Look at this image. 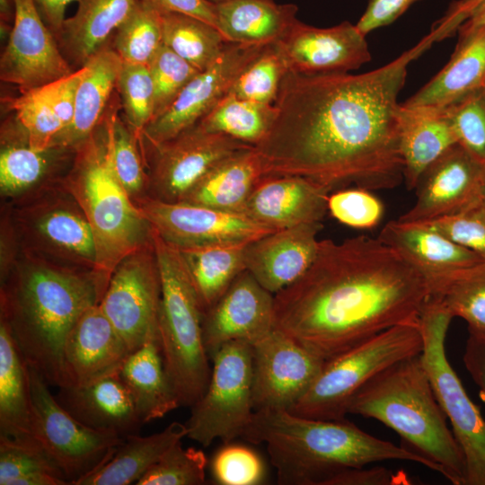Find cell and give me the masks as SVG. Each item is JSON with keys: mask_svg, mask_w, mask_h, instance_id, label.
Returning <instances> with one entry per match:
<instances>
[{"mask_svg": "<svg viewBox=\"0 0 485 485\" xmlns=\"http://www.w3.org/2000/svg\"><path fill=\"white\" fill-rule=\"evenodd\" d=\"M436 41L429 32L392 62L364 74L288 71L273 123L255 146L264 176L302 177L330 193L399 185L404 167L398 95L410 62Z\"/></svg>", "mask_w": 485, "mask_h": 485, "instance_id": "obj_1", "label": "cell"}, {"mask_svg": "<svg viewBox=\"0 0 485 485\" xmlns=\"http://www.w3.org/2000/svg\"><path fill=\"white\" fill-rule=\"evenodd\" d=\"M425 276L400 252L365 235L321 240L314 260L274 296V328L328 361L400 324H419Z\"/></svg>", "mask_w": 485, "mask_h": 485, "instance_id": "obj_2", "label": "cell"}, {"mask_svg": "<svg viewBox=\"0 0 485 485\" xmlns=\"http://www.w3.org/2000/svg\"><path fill=\"white\" fill-rule=\"evenodd\" d=\"M242 438L266 445L283 485H328L344 470L390 460L413 462L436 472L405 446L373 436L346 419L325 420L286 410H260L254 412Z\"/></svg>", "mask_w": 485, "mask_h": 485, "instance_id": "obj_3", "label": "cell"}, {"mask_svg": "<svg viewBox=\"0 0 485 485\" xmlns=\"http://www.w3.org/2000/svg\"><path fill=\"white\" fill-rule=\"evenodd\" d=\"M104 289L93 272L64 266H31L1 292V321L27 364L58 387L61 356L71 329Z\"/></svg>", "mask_w": 485, "mask_h": 485, "instance_id": "obj_4", "label": "cell"}, {"mask_svg": "<svg viewBox=\"0 0 485 485\" xmlns=\"http://www.w3.org/2000/svg\"><path fill=\"white\" fill-rule=\"evenodd\" d=\"M112 98L95 130L75 149L63 187L75 199L93 231L96 247L94 276L104 290L117 266L153 242L152 227L119 181L112 163Z\"/></svg>", "mask_w": 485, "mask_h": 485, "instance_id": "obj_5", "label": "cell"}, {"mask_svg": "<svg viewBox=\"0 0 485 485\" xmlns=\"http://www.w3.org/2000/svg\"><path fill=\"white\" fill-rule=\"evenodd\" d=\"M348 414L375 419L430 462L454 485H465V463L432 389L420 354L368 381L350 400Z\"/></svg>", "mask_w": 485, "mask_h": 485, "instance_id": "obj_6", "label": "cell"}, {"mask_svg": "<svg viewBox=\"0 0 485 485\" xmlns=\"http://www.w3.org/2000/svg\"><path fill=\"white\" fill-rule=\"evenodd\" d=\"M152 232L161 278V352L181 406L191 407L204 393L211 375L203 338V311L179 249Z\"/></svg>", "mask_w": 485, "mask_h": 485, "instance_id": "obj_7", "label": "cell"}, {"mask_svg": "<svg viewBox=\"0 0 485 485\" xmlns=\"http://www.w3.org/2000/svg\"><path fill=\"white\" fill-rule=\"evenodd\" d=\"M419 324L387 329L349 350L325 361L291 413L311 419L342 420L353 396L374 376L392 365L422 352Z\"/></svg>", "mask_w": 485, "mask_h": 485, "instance_id": "obj_8", "label": "cell"}, {"mask_svg": "<svg viewBox=\"0 0 485 485\" xmlns=\"http://www.w3.org/2000/svg\"><path fill=\"white\" fill-rule=\"evenodd\" d=\"M453 318L438 300L428 298L419 316L423 339L420 357L463 453L465 485H485V419L464 390L445 353L446 333Z\"/></svg>", "mask_w": 485, "mask_h": 485, "instance_id": "obj_9", "label": "cell"}, {"mask_svg": "<svg viewBox=\"0 0 485 485\" xmlns=\"http://www.w3.org/2000/svg\"><path fill=\"white\" fill-rule=\"evenodd\" d=\"M210 358L208 384L186 422L187 437L205 447L216 439L226 444L242 437L255 412L251 345L228 342Z\"/></svg>", "mask_w": 485, "mask_h": 485, "instance_id": "obj_10", "label": "cell"}, {"mask_svg": "<svg viewBox=\"0 0 485 485\" xmlns=\"http://www.w3.org/2000/svg\"><path fill=\"white\" fill-rule=\"evenodd\" d=\"M31 432L62 472L69 485L103 464L123 438L92 429L72 416L56 399L45 378L29 366Z\"/></svg>", "mask_w": 485, "mask_h": 485, "instance_id": "obj_11", "label": "cell"}, {"mask_svg": "<svg viewBox=\"0 0 485 485\" xmlns=\"http://www.w3.org/2000/svg\"><path fill=\"white\" fill-rule=\"evenodd\" d=\"M160 303L161 278L152 242L117 266L99 304L132 353L159 339Z\"/></svg>", "mask_w": 485, "mask_h": 485, "instance_id": "obj_12", "label": "cell"}, {"mask_svg": "<svg viewBox=\"0 0 485 485\" xmlns=\"http://www.w3.org/2000/svg\"><path fill=\"white\" fill-rule=\"evenodd\" d=\"M253 146L198 123L173 138L148 147L147 194L153 198L182 201L193 186L217 163L243 148Z\"/></svg>", "mask_w": 485, "mask_h": 485, "instance_id": "obj_13", "label": "cell"}, {"mask_svg": "<svg viewBox=\"0 0 485 485\" xmlns=\"http://www.w3.org/2000/svg\"><path fill=\"white\" fill-rule=\"evenodd\" d=\"M134 202L152 229L177 248L249 242L277 231L242 213L146 195Z\"/></svg>", "mask_w": 485, "mask_h": 485, "instance_id": "obj_14", "label": "cell"}, {"mask_svg": "<svg viewBox=\"0 0 485 485\" xmlns=\"http://www.w3.org/2000/svg\"><path fill=\"white\" fill-rule=\"evenodd\" d=\"M267 46L228 42L217 60L195 75L171 106L146 126L143 146H155L196 125L229 93Z\"/></svg>", "mask_w": 485, "mask_h": 485, "instance_id": "obj_15", "label": "cell"}, {"mask_svg": "<svg viewBox=\"0 0 485 485\" xmlns=\"http://www.w3.org/2000/svg\"><path fill=\"white\" fill-rule=\"evenodd\" d=\"M252 347L254 410H290L304 395L325 361L274 329Z\"/></svg>", "mask_w": 485, "mask_h": 485, "instance_id": "obj_16", "label": "cell"}, {"mask_svg": "<svg viewBox=\"0 0 485 485\" xmlns=\"http://www.w3.org/2000/svg\"><path fill=\"white\" fill-rule=\"evenodd\" d=\"M73 72L34 0H15L12 31L0 58L1 81L25 92Z\"/></svg>", "mask_w": 485, "mask_h": 485, "instance_id": "obj_17", "label": "cell"}, {"mask_svg": "<svg viewBox=\"0 0 485 485\" xmlns=\"http://www.w3.org/2000/svg\"><path fill=\"white\" fill-rule=\"evenodd\" d=\"M485 165L456 143L420 175L414 205L398 220L424 223L459 213L482 198Z\"/></svg>", "mask_w": 485, "mask_h": 485, "instance_id": "obj_18", "label": "cell"}, {"mask_svg": "<svg viewBox=\"0 0 485 485\" xmlns=\"http://www.w3.org/2000/svg\"><path fill=\"white\" fill-rule=\"evenodd\" d=\"M275 44L288 71L303 75L348 73L371 59L366 35L349 22L318 28L296 20Z\"/></svg>", "mask_w": 485, "mask_h": 485, "instance_id": "obj_19", "label": "cell"}, {"mask_svg": "<svg viewBox=\"0 0 485 485\" xmlns=\"http://www.w3.org/2000/svg\"><path fill=\"white\" fill-rule=\"evenodd\" d=\"M274 296L243 270L202 319L203 338L211 357L223 345H253L274 328Z\"/></svg>", "mask_w": 485, "mask_h": 485, "instance_id": "obj_20", "label": "cell"}, {"mask_svg": "<svg viewBox=\"0 0 485 485\" xmlns=\"http://www.w3.org/2000/svg\"><path fill=\"white\" fill-rule=\"evenodd\" d=\"M131 354L99 304L85 310L68 333L59 387H78L118 374Z\"/></svg>", "mask_w": 485, "mask_h": 485, "instance_id": "obj_21", "label": "cell"}, {"mask_svg": "<svg viewBox=\"0 0 485 485\" xmlns=\"http://www.w3.org/2000/svg\"><path fill=\"white\" fill-rule=\"evenodd\" d=\"M322 223L279 229L247 243L245 269L271 294L296 281L314 260Z\"/></svg>", "mask_w": 485, "mask_h": 485, "instance_id": "obj_22", "label": "cell"}, {"mask_svg": "<svg viewBox=\"0 0 485 485\" xmlns=\"http://www.w3.org/2000/svg\"><path fill=\"white\" fill-rule=\"evenodd\" d=\"M330 192L298 176H263L242 210L248 217L273 230L321 223L328 211Z\"/></svg>", "mask_w": 485, "mask_h": 485, "instance_id": "obj_23", "label": "cell"}, {"mask_svg": "<svg viewBox=\"0 0 485 485\" xmlns=\"http://www.w3.org/2000/svg\"><path fill=\"white\" fill-rule=\"evenodd\" d=\"M57 401L84 426L121 438L144 424L119 373L78 387H59Z\"/></svg>", "mask_w": 485, "mask_h": 485, "instance_id": "obj_24", "label": "cell"}, {"mask_svg": "<svg viewBox=\"0 0 485 485\" xmlns=\"http://www.w3.org/2000/svg\"><path fill=\"white\" fill-rule=\"evenodd\" d=\"M34 207L27 212L26 216L29 221L27 226L34 239L48 253L93 272L96 247L93 231L70 193L68 198H61Z\"/></svg>", "mask_w": 485, "mask_h": 485, "instance_id": "obj_25", "label": "cell"}, {"mask_svg": "<svg viewBox=\"0 0 485 485\" xmlns=\"http://www.w3.org/2000/svg\"><path fill=\"white\" fill-rule=\"evenodd\" d=\"M447 64L402 104L445 108L485 87V27L462 25Z\"/></svg>", "mask_w": 485, "mask_h": 485, "instance_id": "obj_26", "label": "cell"}, {"mask_svg": "<svg viewBox=\"0 0 485 485\" xmlns=\"http://www.w3.org/2000/svg\"><path fill=\"white\" fill-rule=\"evenodd\" d=\"M400 252L427 278H435L484 261L474 251L454 242L439 232L418 223L398 219L387 223L378 237Z\"/></svg>", "mask_w": 485, "mask_h": 485, "instance_id": "obj_27", "label": "cell"}, {"mask_svg": "<svg viewBox=\"0 0 485 485\" xmlns=\"http://www.w3.org/2000/svg\"><path fill=\"white\" fill-rule=\"evenodd\" d=\"M122 65L110 42L88 60L78 87L73 119L56 137L51 147L74 149L95 130L111 101Z\"/></svg>", "mask_w": 485, "mask_h": 485, "instance_id": "obj_28", "label": "cell"}, {"mask_svg": "<svg viewBox=\"0 0 485 485\" xmlns=\"http://www.w3.org/2000/svg\"><path fill=\"white\" fill-rule=\"evenodd\" d=\"M398 119L404 180L412 190L425 169L458 143L457 137L445 108L400 104Z\"/></svg>", "mask_w": 485, "mask_h": 485, "instance_id": "obj_29", "label": "cell"}, {"mask_svg": "<svg viewBox=\"0 0 485 485\" xmlns=\"http://www.w3.org/2000/svg\"><path fill=\"white\" fill-rule=\"evenodd\" d=\"M137 0H79L56 38L74 71L83 67L129 16Z\"/></svg>", "mask_w": 485, "mask_h": 485, "instance_id": "obj_30", "label": "cell"}, {"mask_svg": "<svg viewBox=\"0 0 485 485\" xmlns=\"http://www.w3.org/2000/svg\"><path fill=\"white\" fill-rule=\"evenodd\" d=\"M263 176L260 156L255 146H249L217 163L182 201L242 213L247 198Z\"/></svg>", "mask_w": 485, "mask_h": 485, "instance_id": "obj_31", "label": "cell"}, {"mask_svg": "<svg viewBox=\"0 0 485 485\" xmlns=\"http://www.w3.org/2000/svg\"><path fill=\"white\" fill-rule=\"evenodd\" d=\"M215 6L217 29L234 43H275L297 20L295 4L274 0H227Z\"/></svg>", "mask_w": 485, "mask_h": 485, "instance_id": "obj_32", "label": "cell"}, {"mask_svg": "<svg viewBox=\"0 0 485 485\" xmlns=\"http://www.w3.org/2000/svg\"><path fill=\"white\" fill-rule=\"evenodd\" d=\"M119 375L129 390L144 424L161 419L181 406L164 367L158 338L132 352Z\"/></svg>", "mask_w": 485, "mask_h": 485, "instance_id": "obj_33", "label": "cell"}, {"mask_svg": "<svg viewBox=\"0 0 485 485\" xmlns=\"http://www.w3.org/2000/svg\"><path fill=\"white\" fill-rule=\"evenodd\" d=\"M188 428L173 421L160 432L146 436L130 435L111 456L77 485H128L137 483L176 443L187 436Z\"/></svg>", "mask_w": 485, "mask_h": 485, "instance_id": "obj_34", "label": "cell"}, {"mask_svg": "<svg viewBox=\"0 0 485 485\" xmlns=\"http://www.w3.org/2000/svg\"><path fill=\"white\" fill-rule=\"evenodd\" d=\"M29 365L0 322V437L35 439L31 432Z\"/></svg>", "mask_w": 485, "mask_h": 485, "instance_id": "obj_35", "label": "cell"}, {"mask_svg": "<svg viewBox=\"0 0 485 485\" xmlns=\"http://www.w3.org/2000/svg\"><path fill=\"white\" fill-rule=\"evenodd\" d=\"M247 243L178 248L191 277L203 314L246 269L244 251Z\"/></svg>", "mask_w": 485, "mask_h": 485, "instance_id": "obj_36", "label": "cell"}, {"mask_svg": "<svg viewBox=\"0 0 485 485\" xmlns=\"http://www.w3.org/2000/svg\"><path fill=\"white\" fill-rule=\"evenodd\" d=\"M61 148H32L14 116L2 126L0 188L4 194L17 195L37 184L48 171L54 154Z\"/></svg>", "mask_w": 485, "mask_h": 485, "instance_id": "obj_37", "label": "cell"}, {"mask_svg": "<svg viewBox=\"0 0 485 485\" xmlns=\"http://www.w3.org/2000/svg\"><path fill=\"white\" fill-rule=\"evenodd\" d=\"M429 296L462 318L469 333L485 334V261L456 269L428 282Z\"/></svg>", "mask_w": 485, "mask_h": 485, "instance_id": "obj_38", "label": "cell"}, {"mask_svg": "<svg viewBox=\"0 0 485 485\" xmlns=\"http://www.w3.org/2000/svg\"><path fill=\"white\" fill-rule=\"evenodd\" d=\"M162 13L163 44L199 71L213 65L229 41L217 28L179 13Z\"/></svg>", "mask_w": 485, "mask_h": 485, "instance_id": "obj_39", "label": "cell"}, {"mask_svg": "<svg viewBox=\"0 0 485 485\" xmlns=\"http://www.w3.org/2000/svg\"><path fill=\"white\" fill-rule=\"evenodd\" d=\"M275 115L274 104L243 100L227 93L198 124L207 131L256 146L266 137Z\"/></svg>", "mask_w": 485, "mask_h": 485, "instance_id": "obj_40", "label": "cell"}, {"mask_svg": "<svg viewBox=\"0 0 485 485\" xmlns=\"http://www.w3.org/2000/svg\"><path fill=\"white\" fill-rule=\"evenodd\" d=\"M0 485H69L36 439L0 437Z\"/></svg>", "mask_w": 485, "mask_h": 485, "instance_id": "obj_41", "label": "cell"}, {"mask_svg": "<svg viewBox=\"0 0 485 485\" xmlns=\"http://www.w3.org/2000/svg\"><path fill=\"white\" fill-rule=\"evenodd\" d=\"M113 39V48L123 63L148 66L163 45L161 12L147 0H137Z\"/></svg>", "mask_w": 485, "mask_h": 485, "instance_id": "obj_42", "label": "cell"}, {"mask_svg": "<svg viewBox=\"0 0 485 485\" xmlns=\"http://www.w3.org/2000/svg\"><path fill=\"white\" fill-rule=\"evenodd\" d=\"M26 133L29 145L40 151L51 148L64 126L55 113L41 87L21 92L14 98L2 99Z\"/></svg>", "mask_w": 485, "mask_h": 485, "instance_id": "obj_43", "label": "cell"}, {"mask_svg": "<svg viewBox=\"0 0 485 485\" xmlns=\"http://www.w3.org/2000/svg\"><path fill=\"white\" fill-rule=\"evenodd\" d=\"M119 103L111 117L112 163L116 176L133 200L147 190L148 174L145 154L138 146L142 142L119 114Z\"/></svg>", "mask_w": 485, "mask_h": 485, "instance_id": "obj_44", "label": "cell"}, {"mask_svg": "<svg viewBox=\"0 0 485 485\" xmlns=\"http://www.w3.org/2000/svg\"><path fill=\"white\" fill-rule=\"evenodd\" d=\"M125 120L136 137L152 121L155 92L149 66L123 63L117 83Z\"/></svg>", "mask_w": 485, "mask_h": 485, "instance_id": "obj_45", "label": "cell"}, {"mask_svg": "<svg viewBox=\"0 0 485 485\" xmlns=\"http://www.w3.org/2000/svg\"><path fill=\"white\" fill-rule=\"evenodd\" d=\"M287 72L276 44H269L240 75L228 93L243 100L274 104Z\"/></svg>", "mask_w": 485, "mask_h": 485, "instance_id": "obj_46", "label": "cell"}, {"mask_svg": "<svg viewBox=\"0 0 485 485\" xmlns=\"http://www.w3.org/2000/svg\"><path fill=\"white\" fill-rule=\"evenodd\" d=\"M207 458L194 447L183 448L181 441L173 445L136 483L137 485H203L206 483Z\"/></svg>", "mask_w": 485, "mask_h": 485, "instance_id": "obj_47", "label": "cell"}, {"mask_svg": "<svg viewBox=\"0 0 485 485\" xmlns=\"http://www.w3.org/2000/svg\"><path fill=\"white\" fill-rule=\"evenodd\" d=\"M148 66L155 92L154 119L171 106L183 88L200 71L163 44Z\"/></svg>", "mask_w": 485, "mask_h": 485, "instance_id": "obj_48", "label": "cell"}, {"mask_svg": "<svg viewBox=\"0 0 485 485\" xmlns=\"http://www.w3.org/2000/svg\"><path fill=\"white\" fill-rule=\"evenodd\" d=\"M445 108L458 144L485 165V87Z\"/></svg>", "mask_w": 485, "mask_h": 485, "instance_id": "obj_49", "label": "cell"}, {"mask_svg": "<svg viewBox=\"0 0 485 485\" xmlns=\"http://www.w3.org/2000/svg\"><path fill=\"white\" fill-rule=\"evenodd\" d=\"M214 481L221 485H258L265 478V467L258 454L251 448L224 444L210 462Z\"/></svg>", "mask_w": 485, "mask_h": 485, "instance_id": "obj_50", "label": "cell"}, {"mask_svg": "<svg viewBox=\"0 0 485 485\" xmlns=\"http://www.w3.org/2000/svg\"><path fill=\"white\" fill-rule=\"evenodd\" d=\"M328 211L336 220L348 226L370 229L381 221L384 205L371 190L350 187L330 193Z\"/></svg>", "mask_w": 485, "mask_h": 485, "instance_id": "obj_51", "label": "cell"}, {"mask_svg": "<svg viewBox=\"0 0 485 485\" xmlns=\"http://www.w3.org/2000/svg\"><path fill=\"white\" fill-rule=\"evenodd\" d=\"M418 224L439 232L485 261V202L482 198L459 213Z\"/></svg>", "mask_w": 485, "mask_h": 485, "instance_id": "obj_52", "label": "cell"}, {"mask_svg": "<svg viewBox=\"0 0 485 485\" xmlns=\"http://www.w3.org/2000/svg\"><path fill=\"white\" fill-rule=\"evenodd\" d=\"M485 27V0H455L432 26L437 41L456 32L460 26Z\"/></svg>", "mask_w": 485, "mask_h": 485, "instance_id": "obj_53", "label": "cell"}, {"mask_svg": "<svg viewBox=\"0 0 485 485\" xmlns=\"http://www.w3.org/2000/svg\"><path fill=\"white\" fill-rule=\"evenodd\" d=\"M85 72L86 66H84L66 76L40 86L47 100L62 122L63 129L73 119L78 87Z\"/></svg>", "mask_w": 485, "mask_h": 485, "instance_id": "obj_54", "label": "cell"}, {"mask_svg": "<svg viewBox=\"0 0 485 485\" xmlns=\"http://www.w3.org/2000/svg\"><path fill=\"white\" fill-rule=\"evenodd\" d=\"M418 1L368 0L367 6L356 25L364 35H366L372 31L395 22Z\"/></svg>", "mask_w": 485, "mask_h": 485, "instance_id": "obj_55", "label": "cell"}, {"mask_svg": "<svg viewBox=\"0 0 485 485\" xmlns=\"http://www.w3.org/2000/svg\"><path fill=\"white\" fill-rule=\"evenodd\" d=\"M405 474L394 473L384 467L349 468L335 475L328 485H394L407 484Z\"/></svg>", "mask_w": 485, "mask_h": 485, "instance_id": "obj_56", "label": "cell"}, {"mask_svg": "<svg viewBox=\"0 0 485 485\" xmlns=\"http://www.w3.org/2000/svg\"><path fill=\"white\" fill-rule=\"evenodd\" d=\"M463 360L485 402V334L469 333Z\"/></svg>", "mask_w": 485, "mask_h": 485, "instance_id": "obj_57", "label": "cell"}, {"mask_svg": "<svg viewBox=\"0 0 485 485\" xmlns=\"http://www.w3.org/2000/svg\"><path fill=\"white\" fill-rule=\"evenodd\" d=\"M161 13H179L193 16L217 28L215 4L208 0H147Z\"/></svg>", "mask_w": 485, "mask_h": 485, "instance_id": "obj_58", "label": "cell"}, {"mask_svg": "<svg viewBox=\"0 0 485 485\" xmlns=\"http://www.w3.org/2000/svg\"><path fill=\"white\" fill-rule=\"evenodd\" d=\"M79 0H34L36 7L55 38L57 37L62 25L66 19L65 13L66 6L72 2Z\"/></svg>", "mask_w": 485, "mask_h": 485, "instance_id": "obj_59", "label": "cell"}, {"mask_svg": "<svg viewBox=\"0 0 485 485\" xmlns=\"http://www.w3.org/2000/svg\"><path fill=\"white\" fill-rule=\"evenodd\" d=\"M15 16V0H0V22L13 25Z\"/></svg>", "mask_w": 485, "mask_h": 485, "instance_id": "obj_60", "label": "cell"}, {"mask_svg": "<svg viewBox=\"0 0 485 485\" xmlns=\"http://www.w3.org/2000/svg\"><path fill=\"white\" fill-rule=\"evenodd\" d=\"M482 199L485 202V181H484L483 190H482Z\"/></svg>", "mask_w": 485, "mask_h": 485, "instance_id": "obj_61", "label": "cell"}, {"mask_svg": "<svg viewBox=\"0 0 485 485\" xmlns=\"http://www.w3.org/2000/svg\"><path fill=\"white\" fill-rule=\"evenodd\" d=\"M214 4H217V3H221V2H225V1H227V0H208Z\"/></svg>", "mask_w": 485, "mask_h": 485, "instance_id": "obj_62", "label": "cell"}]
</instances>
